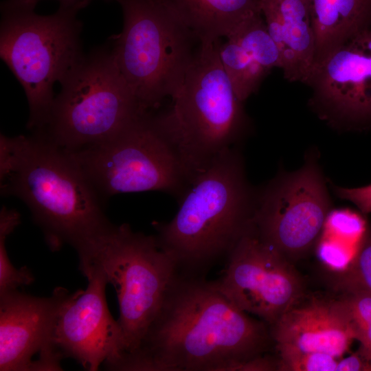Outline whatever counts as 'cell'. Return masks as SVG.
<instances>
[{
    "mask_svg": "<svg viewBox=\"0 0 371 371\" xmlns=\"http://www.w3.org/2000/svg\"><path fill=\"white\" fill-rule=\"evenodd\" d=\"M271 339L267 324L239 309L214 281L179 272L123 370L233 371L262 355Z\"/></svg>",
    "mask_w": 371,
    "mask_h": 371,
    "instance_id": "obj_1",
    "label": "cell"
},
{
    "mask_svg": "<svg viewBox=\"0 0 371 371\" xmlns=\"http://www.w3.org/2000/svg\"><path fill=\"white\" fill-rule=\"evenodd\" d=\"M0 179L2 195L27 205L52 251L69 245L78 251L112 225L70 153L41 133L1 134Z\"/></svg>",
    "mask_w": 371,
    "mask_h": 371,
    "instance_id": "obj_2",
    "label": "cell"
},
{
    "mask_svg": "<svg viewBox=\"0 0 371 371\" xmlns=\"http://www.w3.org/2000/svg\"><path fill=\"white\" fill-rule=\"evenodd\" d=\"M256 198L241 154L232 147L189 182L171 221L153 223L156 236L180 273L204 276L253 225Z\"/></svg>",
    "mask_w": 371,
    "mask_h": 371,
    "instance_id": "obj_3",
    "label": "cell"
},
{
    "mask_svg": "<svg viewBox=\"0 0 371 371\" xmlns=\"http://www.w3.org/2000/svg\"><path fill=\"white\" fill-rule=\"evenodd\" d=\"M221 40V39H220ZM199 43L170 106L153 122L176 153L190 182L251 128L220 60L218 44Z\"/></svg>",
    "mask_w": 371,
    "mask_h": 371,
    "instance_id": "obj_4",
    "label": "cell"
},
{
    "mask_svg": "<svg viewBox=\"0 0 371 371\" xmlns=\"http://www.w3.org/2000/svg\"><path fill=\"white\" fill-rule=\"evenodd\" d=\"M84 275L101 271L115 289L122 359L118 370L138 351L162 306L179 268L156 236L135 232L128 224L111 225L77 252Z\"/></svg>",
    "mask_w": 371,
    "mask_h": 371,
    "instance_id": "obj_5",
    "label": "cell"
},
{
    "mask_svg": "<svg viewBox=\"0 0 371 371\" xmlns=\"http://www.w3.org/2000/svg\"><path fill=\"white\" fill-rule=\"evenodd\" d=\"M87 6L59 5L49 15L34 10L1 11V58L24 89L30 109L27 126L34 132L48 121L55 83H60L84 56L77 14Z\"/></svg>",
    "mask_w": 371,
    "mask_h": 371,
    "instance_id": "obj_6",
    "label": "cell"
},
{
    "mask_svg": "<svg viewBox=\"0 0 371 371\" xmlns=\"http://www.w3.org/2000/svg\"><path fill=\"white\" fill-rule=\"evenodd\" d=\"M122 32L111 50L140 111L150 113L179 91L199 43L163 0H116Z\"/></svg>",
    "mask_w": 371,
    "mask_h": 371,
    "instance_id": "obj_7",
    "label": "cell"
},
{
    "mask_svg": "<svg viewBox=\"0 0 371 371\" xmlns=\"http://www.w3.org/2000/svg\"><path fill=\"white\" fill-rule=\"evenodd\" d=\"M60 84L45 126L34 133L67 151L106 142L145 114L106 48L84 55Z\"/></svg>",
    "mask_w": 371,
    "mask_h": 371,
    "instance_id": "obj_8",
    "label": "cell"
},
{
    "mask_svg": "<svg viewBox=\"0 0 371 371\" xmlns=\"http://www.w3.org/2000/svg\"><path fill=\"white\" fill-rule=\"evenodd\" d=\"M102 196L161 191L178 198L189 181L174 149L143 114L110 139L67 151Z\"/></svg>",
    "mask_w": 371,
    "mask_h": 371,
    "instance_id": "obj_9",
    "label": "cell"
},
{
    "mask_svg": "<svg viewBox=\"0 0 371 371\" xmlns=\"http://www.w3.org/2000/svg\"><path fill=\"white\" fill-rule=\"evenodd\" d=\"M330 210L324 177L311 158L257 193L254 224L263 242L292 262L316 245Z\"/></svg>",
    "mask_w": 371,
    "mask_h": 371,
    "instance_id": "obj_10",
    "label": "cell"
},
{
    "mask_svg": "<svg viewBox=\"0 0 371 371\" xmlns=\"http://www.w3.org/2000/svg\"><path fill=\"white\" fill-rule=\"evenodd\" d=\"M214 282L239 309L270 327L304 296L291 262L261 240L254 224L233 247Z\"/></svg>",
    "mask_w": 371,
    "mask_h": 371,
    "instance_id": "obj_11",
    "label": "cell"
},
{
    "mask_svg": "<svg viewBox=\"0 0 371 371\" xmlns=\"http://www.w3.org/2000/svg\"><path fill=\"white\" fill-rule=\"evenodd\" d=\"M85 290L67 291L55 318L52 341L63 359L72 358L85 370H98L104 363L118 370L122 359V334L107 306L104 273L91 269L84 274Z\"/></svg>",
    "mask_w": 371,
    "mask_h": 371,
    "instance_id": "obj_12",
    "label": "cell"
},
{
    "mask_svg": "<svg viewBox=\"0 0 371 371\" xmlns=\"http://www.w3.org/2000/svg\"><path fill=\"white\" fill-rule=\"evenodd\" d=\"M304 84L322 119L346 129L371 128V27L315 65Z\"/></svg>",
    "mask_w": 371,
    "mask_h": 371,
    "instance_id": "obj_13",
    "label": "cell"
},
{
    "mask_svg": "<svg viewBox=\"0 0 371 371\" xmlns=\"http://www.w3.org/2000/svg\"><path fill=\"white\" fill-rule=\"evenodd\" d=\"M67 291L57 287L49 297L18 290L0 294V371L62 370L52 335Z\"/></svg>",
    "mask_w": 371,
    "mask_h": 371,
    "instance_id": "obj_14",
    "label": "cell"
},
{
    "mask_svg": "<svg viewBox=\"0 0 371 371\" xmlns=\"http://www.w3.org/2000/svg\"><path fill=\"white\" fill-rule=\"evenodd\" d=\"M304 297L271 326L278 352H320L340 359L356 339L346 304L340 297Z\"/></svg>",
    "mask_w": 371,
    "mask_h": 371,
    "instance_id": "obj_15",
    "label": "cell"
},
{
    "mask_svg": "<svg viewBox=\"0 0 371 371\" xmlns=\"http://www.w3.org/2000/svg\"><path fill=\"white\" fill-rule=\"evenodd\" d=\"M218 54L236 94L243 102L258 91L273 68L282 66L279 50L261 13L243 23L225 42L220 40Z\"/></svg>",
    "mask_w": 371,
    "mask_h": 371,
    "instance_id": "obj_16",
    "label": "cell"
},
{
    "mask_svg": "<svg viewBox=\"0 0 371 371\" xmlns=\"http://www.w3.org/2000/svg\"><path fill=\"white\" fill-rule=\"evenodd\" d=\"M260 9L279 50L284 79L304 84L315 56L310 0H260Z\"/></svg>",
    "mask_w": 371,
    "mask_h": 371,
    "instance_id": "obj_17",
    "label": "cell"
},
{
    "mask_svg": "<svg viewBox=\"0 0 371 371\" xmlns=\"http://www.w3.org/2000/svg\"><path fill=\"white\" fill-rule=\"evenodd\" d=\"M200 43L227 38L261 12L260 0H163Z\"/></svg>",
    "mask_w": 371,
    "mask_h": 371,
    "instance_id": "obj_18",
    "label": "cell"
},
{
    "mask_svg": "<svg viewBox=\"0 0 371 371\" xmlns=\"http://www.w3.org/2000/svg\"><path fill=\"white\" fill-rule=\"evenodd\" d=\"M315 35V65L371 27V0H310Z\"/></svg>",
    "mask_w": 371,
    "mask_h": 371,
    "instance_id": "obj_19",
    "label": "cell"
},
{
    "mask_svg": "<svg viewBox=\"0 0 371 371\" xmlns=\"http://www.w3.org/2000/svg\"><path fill=\"white\" fill-rule=\"evenodd\" d=\"M20 214L3 206L0 212V294L17 290L34 281V276L26 267L16 269L10 262L5 249L6 238L20 223Z\"/></svg>",
    "mask_w": 371,
    "mask_h": 371,
    "instance_id": "obj_20",
    "label": "cell"
},
{
    "mask_svg": "<svg viewBox=\"0 0 371 371\" xmlns=\"http://www.w3.org/2000/svg\"><path fill=\"white\" fill-rule=\"evenodd\" d=\"M366 228L359 214L348 209L331 210L321 235L357 249Z\"/></svg>",
    "mask_w": 371,
    "mask_h": 371,
    "instance_id": "obj_21",
    "label": "cell"
},
{
    "mask_svg": "<svg viewBox=\"0 0 371 371\" xmlns=\"http://www.w3.org/2000/svg\"><path fill=\"white\" fill-rule=\"evenodd\" d=\"M280 371H335L338 359L320 352L286 350L278 352Z\"/></svg>",
    "mask_w": 371,
    "mask_h": 371,
    "instance_id": "obj_22",
    "label": "cell"
},
{
    "mask_svg": "<svg viewBox=\"0 0 371 371\" xmlns=\"http://www.w3.org/2000/svg\"><path fill=\"white\" fill-rule=\"evenodd\" d=\"M340 273L337 285L359 284L371 291V225L366 230L357 251L345 270Z\"/></svg>",
    "mask_w": 371,
    "mask_h": 371,
    "instance_id": "obj_23",
    "label": "cell"
},
{
    "mask_svg": "<svg viewBox=\"0 0 371 371\" xmlns=\"http://www.w3.org/2000/svg\"><path fill=\"white\" fill-rule=\"evenodd\" d=\"M340 297L346 304L357 335L371 323V291L359 284L337 286Z\"/></svg>",
    "mask_w": 371,
    "mask_h": 371,
    "instance_id": "obj_24",
    "label": "cell"
},
{
    "mask_svg": "<svg viewBox=\"0 0 371 371\" xmlns=\"http://www.w3.org/2000/svg\"><path fill=\"white\" fill-rule=\"evenodd\" d=\"M337 194L357 205L365 214L371 213V184L356 188L336 187Z\"/></svg>",
    "mask_w": 371,
    "mask_h": 371,
    "instance_id": "obj_25",
    "label": "cell"
},
{
    "mask_svg": "<svg viewBox=\"0 0 371 371\" xmlns=\"http://www.w3.org/2000/svg\"><path fill=\"white\" fill-rule=\"evenodd\" d=\"M371 370V359L359 348L348 357L338 360L335 371Z\"/></svg>",
    "mask_w": 371,
    "mask_h": 371,
    "instance_id": "obj_26",
    "label": "cell"
},
{
    "mask_svg": "<svg viewBox=\"0 0 371 371\" xmlns=\"http://www.w3.org/2000/svg\"><path fill=\"white\" fill-rule=\"evenodd\" d=\"M41 0H5L1 4V10H34L37 3ZM60 5L69 6L78 4L89 3L92 0H58ZM112 1V0H105ZM116 1V0H114Z\"/></svg>",
    "mask_w": 371,
    "mask_h": 371,
    "instance_id": "obj_27",
    "label": "cell"
},
{
    "mask_svg": "<svg viewBox=\"0 0 371 371\" xmlns=\"http://www.w3.org/2000/svg\"><path fill=\"white\" fill-rule=\"evenodd\" d=\"M361 345L359 349L371 359V323H370L356 338Z\"/></svg>",
    "mask_w": 371,
    "mask_h": 371,
    "instance_id": "obj_28",
    "label": "cell"
}]
</instances>
